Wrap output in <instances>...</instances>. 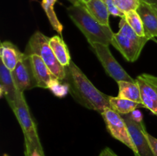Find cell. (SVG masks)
Returning <instances> with one entry per match:
<instances>
[{
	"instance_id": "obj_24",
	"label": "cell",
	"mask_w": 157,
	"mask_h": 156,
	"mask_svg": "<svg viewBox=\"0 0 157 156\" xmlns=\"http://www.w3.org/2000/svg\"><path fill=\"white\" fill-rule=\"evenodd\" d=\"M25 156H44L43 148L29 147L25 145Z\"/></svg>"
},
{
	"instance_id": "obj_13",
	"label": "cell",
	"mask_w": 157,
	"mask_h": 156,
	"mask_svg": "<svg viewBox=\"0 0 157 156\" xmlns=\"http://www.w3.org/2000/svg\"><path fill=\"white\" fill-rule=\"evenodd\" d=\"M0 96H6L11 109H13L18 97V92L14 83L12 71L9 70L1 61L0 65Z\"/></svg>"
},
{
	"instance_id": "obj_29",
	"label": "cell",
	"mask_w": 157,
	"mask_h": 156,
	"mask_svg": "<svg viewBox=\"0 0 157 156\" xmlns=\"http://www.w3.org/2000/svg\"><path fill=\"white\" fill-rule=\"evenodd\" d=\"M67 1L70 2L72 5H78L80 3V2L78 0H67Z\"/></svg>"
},
{
	"instance_id": "obj_17",
	"label": "cell",
	"mask_w": 157,
	"mask_h": 156,
	"mask_svg": "<svg viewBox=\"0 0 157 156\" xmlns=\"http://www.w3.org/2000/svg\"><path fill=\"white\" fill-rule=\"evenodd\" d=\"M117 84L119 87V93H118L119 97L129 99L142 105L140 90L136 81V82L119 81L117 82Z\"/></svg>"
},
{
	"instance_id": "obj_21",
	"label": "cell",
	"mask_w": 157,
	"mask_h": 156,
	"mask_svg": "<svg viewBox=\"0 0 157 156\" xmlns=\"http://www.w3.org/2000/svg\"><path fill=\"white\" fill-rule=\"evenodd\" d=\"M118 9L124 14L130 11H136L140 4V0H113Z\"/></svg>"
},
{
	"instance_id": "obj_16",
	"label": "cell",
	"mask_w": 157,
	"mask_h": 156,
	"mask_svg": "<svg viewBox=\"0 0 157 156\" xmlns=\"http://www.w3.org/2000/svg\"><path fill=\"white\" fill-rule=\"evenodd\" d=\"M49 44L60 64L64 67H67L71 60L68 48L62 38L59 35H55L50 38Z\"/></svg>"
},
{
	"instance_id": "obj_14",
	"label": "cell",
	"mask_w": 157,
	"mask_h": 156,
	"mask_svg": "<svg viewBox=\"0 0 157 156\" xmlns=\"http://www.w3.org/2000/svg\"><path fill=\"white\" fill-rule=\"evenodd\" d=\"M0 57L2 64L12 71L18 63L25 57V53H21L18 47L10 41H3L0 47Z\"/></svg>"
},
{
	"instance_id": "obj_5",
	"label": "cell",
	"mask_w": 157,
	"mask_h": 156,
	"mask_svg": "<svg viewBox=\"0 0 157 156\" xmlns=\"http://www.w3.org/2000/svg\"><path fill=\"white\" fill-rule=\"evenodd\" d=\"M21 127L25 137V145L42 148L38 138L36 125L32 119L24 96V93L18 92L15 106L12 109Z\"/></svg>"
},
{
	"instance_id": "obj_4",
	"label": "cell",
	"mask_w": 157,
	"mask_h": 156,
	"mask_svg": "<svg viewBox=\"0 0 157 156\" xmlns=\"http://www.w3.org/2000/svg\"><path fill=\"white\" fill-rule=\"evenodd\" d=\"M50 38L39 31L35 32L31 36L28 42L25 54L30 55L36 54L44 61L52 73L60 80H64L66 76L65 67H63L55 57L50 44Z\"/></svg>"
},
{
	"instance_id": "obj_30",
	"label": "cell",
	"mask_w": 157,
	"mask_h": 156,
	"mask_svg": "<svg viewBox=\"0 0 157 156\" xmlns=\"http://www.w3.org/2000/svg\"><path fill=\"white\" fill-rule=\"evenodd\" d=\"M78 1H79L81 3H82V4H86V3L90 1V0H78Z\"/></svg>"
},
{
	"instance_id": "obj_12",
	"label": "cell",
	"mask_w": 157,
	"mask_h": 156,
	"mask_svg": "<svg viewBox=\"0 0 157 156\" xmlns=\"http://www.w3.org/2000/svg\"><path fill=\"white\" fill-rule=\"evenodd\" d=\"M136 12L144 24L145 36L149 40L157 37V11L153 5L140 1Z\"/></svg>"
},
{
	"instance_id": "obj_8",
	"label": "cell",
	"mask_w": 157,
	"mask_h": 156,
	"mask_svg": "<svg viewBox=\"0 0 157 156\" xmlns=\"http://www.w3.org/2000/svg\"><path fill=\"white\" fill-rule=\"evenodd\" d=\"M136 148L135 156H155L147 138V132L143 122H136L130 114L122 115Z\"/></svg>"
},
{
	"instance_id": "obj_9",
	"label": "cell",
	"mask_w": 157,
	"mask_h": 156,
	"mask_svg": "<svg viewBox=\"0 0 157 156\" xmlns=\"http://www.w3.org/2000/svg\"><path fill=\"white\" fill-rule=\"evenodd\" d=\"M136 81L140 90L142 106L157 116V76L144 73Z\"/></svg>"
},
{
	"instance_id": "obj_25",
	"label": "cell",
	"mask_w": 157,
	"mask_h": 156,
	"mask_svg": "<svg viewBox=\"0 0 157 156\" xmlns=\"http://www.w3.org/2000/svg\"><path fill=\"white\" fill-rule=\"evenodd\" d=\"M147 138H148V140L150 142V145H151L153 154H154L155 156H157V139L152 136L148 132H147Z\"/></svg>"
},
{
	"instance_id": "obj_1",
	"label": "cell",
	"mask_w": 157,
	"mask_h": 156,
	"mask_svg": "<svg viewBox=\"0 0 157 156\" xmlns=\"http://www.w3.org/2000/svg\"><path fill=\"white\" fill-rule=\"evenodd\" d=\"M65 70L64 81L68 86L69 93L78 103L89 110L98 112L101 115L107 109L110 108V96L97 89L73 61L65 67Z\"/></svg>"
},
{
	"instance_id": "obj_15",
	"label": "cell",
	"mask_w": 157,
	"mask_h": 156,
	"mask_svg": "<svg viewBox=\"0 0 157 156\" xmlns=\"http://www.w3.org/2000/svg\"><path fill=\"white\" fill-rule=\"evenodd\" d=\"M90 15L101 24L110 27L109 24L110 12L103 0H90L86 4H83Z\"/></svg>"
},
{
	"instance_id": "obj_10",
	"label": "cell",
	"mask_w": 157,
	"mask_h": 156,
	"mask_svg": "<svg viewBox=\"0 0 157 156\" xmlns=\"http://www.w3.org/2000/svg\"><path fill=\"white\" fill-rule=\"evenodd\" d=\"M12 76L17 90L21 93L37 87L30 58L28 55L25 54L24 58L18 63L12 71Z\"/></svg>"
},
{
	"instance_id": "obj_26",
	"label": "cell",
	"mask_w": 157,
	"mask_h": 156,
	"mask_svg": "<svg viewBox=\"0 0 157 156\" xmlns=\"http://www.w3.org/2000/svg\"><path fill=\"white\" fill-rule=\"evenodd\" d=\"M130 116L133 120L136 121V122H143V115L140 110H135L134 111L130 113Z\"/></svg>"
},
{
	"instance_id": "obj_18",
	"label": "cell",
	"mask_w": 157,
	"mask_h": 156,
	"mask_svg": "<svg viewBox=\"0 0 157 156\" xmlns=\"http://www.w3.org/2000/svg\"><path fill=\"white\" fill-rule=\"evenodd\" d=\"M110 109L121 115L130 114L136 110L139 104L133 101L123 99L119 96H110Z\"/></svg>"
},
{
	"instance_id": "obj_6",
	"label": "cell",
	"mask_w": 157,
	"mask_h": 156,
	"mask_svg": "<svg viewBox=\"0 0 157 156\" xmlns=\"http://www.w3.org/2000/svg\"><path fill=\"white\" fill-rule=\"evenodd\" d=\"M90 46L102 64L106 73L117 83L119 81L136 82V80L133 79L113 58L108 45L101 43H93Z\"/></svg>"
},
{
	"instance_id": "obj_11",
	"label": "cell",
	"mask_w": 157,
	"mask_h": 156,
	"mask_svg": "<svg viewBox=\"0 0 157 156\" xmlns=\"http://www.w3.org/2000/svg\"><path fill=\"white\" fill-rule=\"evenodd\" d=\"M30 58L34 76L37 83V87L49 89L54 81L58 78L52 73L44 61L36 54L28 55Z\"/></svg>"
},
{
	"instance_id": "obj_32",
	"label": "cell",
	"mask_w": 157,
	"mask_h": 156,
	"mask_svg": "<svg viewBox=\"0 0 157 156\" xmlns=\"http://www.w3.org/2000/svg\"><path fill=\"white\" fill-rule=\"evenodd\" d=\"M3 156H9V155H8L7 154H3Z\"/></svg>"
},
{
	"instance_id": "obj_28",
	"label": "cell",
	"mask_w": 157,
	"mask_h": 156,
	"mask_svg": "<svg viewBox=\"0 0 157 156\" xmlns=\"http://www.w3.org/2000/svg\"><path fill=\"white\" fill-rule=\"evenodd\" d=\"M140 1L145 2L151 5H157V0H140Z\"/></svg>"
},
{
	"instance_id": "obj_22",
	"label": "cell",
	"mask_w": 157,
	"mask_h": 156,
	"mask_svg": "<svg viewBox=\"0 0 157 156\" xmlns=\"http://www.w3.org/2000/svg\"><path fill=\"white\" fill-rule=\"evenodd\" d=\"M61 81L62 80L56 79L54 81L53 84L51 85L50 88H49V90L58 97H64L67 94V92H69L67 84L64 80H63L64 83H62Z\"/></svg>"
},
{
	"instance_id": "obj_20",
	"label": "cell",
	"mask_w": 157,
	"mask_h": 156,
	"mask_svg": "<svg viewBox=\"0 0 157 156\" xmlns=\"http://www.w3.org/2000/svg\"><path fill=\"white\" fill-rule=\"evenodd\" d=\"M125 19L138 35L141 37H146L144 24L136 11H130L125 13Z\"/></svg>"
},
{
	"instance_id": "obj_31",
	"label": "cell",
	"mask_w": 157,
	"mask_h": 156,
	"mask_svg": "<svg viewBox=\"0 0 157 156\" xmlns=\"http://www.w3.org/2000/svg\"><path fill=\"white\" fill-rule=\"evenodd\" d=\"M153 6H154L155 9H156V11H157V5H153Z\"/></svg>"
},
{
	"instance_id": "obj_23",
	"label": "cell",
	"mask_w": 157,
	"mask_h": 156,
	"mask_svg": "<svg viewBox=\"0 0 157 156\" xmlns=\"http://www.w3.org/2000/svg\"><path fill=\"white\" fill-rule=\"evenodd\" d=\"M103 1H104V2L107 6V9H108L109 12H110V15L116 17H121V18H125V14L118 9L113 0H103Z\"/></svg>"
},
{
	"instance_id": "obj_3",
	"label": "cell",
	"mask_w": 157,
	"mask_h": 156,
	"mask_svg": "<svg viewBox=\"0 0 157 156\" xmlns=\"http://www.w3.org/2000/svg\"><path fill=\"white\" fill-rule=\"evenodd\" d=\"M120 30L114 33L111 44L121 52L129 62H135L139 58L143 48L149 41L147 37H141L133 30L125 18L120 21Z\"/></svg>"
},
{
	"instance_id": "obj_19",
	"label": "cell",
	"mask_w": 157,
	"mask_h": 156,
	"mask_svg": "<svg viewBox=\"0 0 157 156\" xmlns=\"http://www.w3.org/2000/svg\"><path fill=\"white\" fill-rule=\"evenodd\" d=\"M57 0H41V6L45 12L49 22L52 24L54 30L56 31L60 35H62L63 25L59 21L54 10V6Z\"/></svg>"
},
{
	"instance_id": "obj_33",
	"label": "cell",
	"mask_w": 157,
	"mask_h": 156,
	"mask_svg": "<svg viewBox=\"0 0 157 156\" xmlns=\"http://www.w3.org/2000/svg\"><path fill=\"white\" fill-rule=\"evenodd\" d=\"M30 1H35V0H30Z\"/></svg>"
},
{
	"instance_id": "obj_7",
	"label": "cell",
	"mask_w": 157,
	"mask_h": 156,
	"mask_svg": "<svg viewBox=\"0 0 157 156\" xmlns=\"http://www.w3.org/2000/svg\"><path fill=\"white\" fill-rule=\"evenodd\" d=\"M109 133L117 140L127 145L135 154L136 148L122 115L108 108L101 114Z\"/></svg>"
},
{
	"instance_id": "obj_27",
	"label": "cell",
	"mask_w": 157,
	"mask_h": 156,
	"mask_svg": "<svg viewBox=\"0 0 157 156\" xmlns=\"http://www.w3.org/2000/svg\"><path fill=\"white\" fill-rule=\"evenodd\" d=\"M99 156H118L116 153L110 148H105L101 151Z\"/></svg>"
},
{
	"instance_id": "obj_2",
	"label": "cell",
	"mask_w": 157,
	"mask_h": 156,
	"mask_svg": "<svg viewBox=\"0 0 157 156\" xmlns=\"http://www.w3.org/2000/svg\"><path fill=\"white\" fill-rule=\"evenodd\" d=\"M67 12L89 44L101 43L108 46L111 44L114 33L110 27L103 25L97 21L82 3L71 5L67 9Z\"/></svg>"
}]
</instances>
